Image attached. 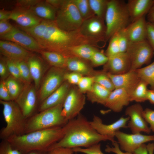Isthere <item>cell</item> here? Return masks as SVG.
<instances>
[{"mask_svg":"<svg viewBox=\"0 0 154 154\" xmlns=\"http://www.w3.org/2000/svg\"><path fill=\"white\" fill-rule=\"evenodd\" d=\"M19 28L32 37L42 50L58 52L66 57L70 48L84 44L91 45L79 29L65 31L58 27L55 21L42 20L34 27Z\"/></svg>","mask_w":154,"mask_h":154,"instance_id":"obj_1","label":"cell"},{"mask_svg":"<svg viewBox=\"0 0 154 154\" xmlns=\"http://www.w3.org/2000/svg\"><path fill=\"white\" fill-rule=\"evenodd\" d=\"M64 127L65 133L63 137L50 147L47 151L58 147L86 148L101 141L109 140L113 142L116 141L114 138L98 133L86 117L81 114L69 121Z\"/></svg>","mask_w":154,"mask_h":154,"instance_id":"obj_2","label":"cell"},{"mask_svg":"<svg viewBox=\"0 0 154 154\" xmlns=\"http://www.w3.org/2000/svg\"><path fill=\"white\" fill-rule=\"evenodd\" d=\"M64 126L37 130L12 136L7 140L22 154L34 150L47 151L63 137Z\"/></svg>","mask_w":154,"mask_h":154,"instance_id":"obj_3","label":"cell"},{"mask_svg":"<svg viewBox=\"0 0 154 154\" xmlns=\"http://www.w3.org/2000/svg\"><path fill=\"white\" fill-rule=\"evenodd\" d=\"M63 104L39 112L27 119L24 134L38 130L64 126L68 121L62 114Z\"/></svg>","mask_w":154,"mask_h":154,"instance_id":"obj_4","label":"cell"},{"mask_svg":"<svg viewBox=\"0 0 154 154\" xmlns=\"http://www.w3.org/2000/svg\"><path fill=\"white\" fill-rule=\"evenodd\" d=\"M0 103L3 106V114L6 123L0 131L1 139L7 140L12 136L24 134L27 119L16 102L0 100Z\"/></svg>","mask_w":154,"mask_h":154,"instance_id":"obj_5","label":"cell"},{"mask_svg":"<svg viewBox=\"0 0 154 154\" xmlns=\"http://www.w3.org/2000/svg\"><path fill=\"white\" fill-rule=\"evenodd\" d=\"M106 40L125 29L131 23L126 3L121 0H109L105 15Z\"/></svg>","mask_w":154,"mask_h":154,"instance_id":"obj_6","label":"cell"},{"mask_svg":"<svg viewBox=\"0 0 154 154\" xmlns=\"http://www.w3.org/2000/svg\"><path fill=\"white\" fill-rule=\"evenodd\" d=\"M83 21L72 0H64L57 10L55 22L63 31L70 32L78 30Z\"/></svg>","mask_w":154,"mask_h":154,"instance_id":"obj_7","label":"cell"},{"mask_svg":"<svg viewBox=\"0 0 154 154\" xmlns=\"http://www.w3.org/2000/svg\"><path fill=\"white\" fill-rule=\"evenodd\" d=\"M105 20L94 15L83 21L79 29L80 34L96 47L106 40V27Z\"/></svg>","mask_w":154,"mask_h":154,"instance_id":"obj_8","label":"cell"},{"mask_svg":"<svg viewBox=\"0 0 154 154\" xmlns=\"http://www.w3.org/2000/svg\"><path fill=\"white\" fill-rule=\"evenodd\" d=\"M68 71L66 68H50L42 82L38 95L40 103L61 85L65 81V74Z\"/></svg>","mask_w":154,"mask_h":154,"instance_id":"obj_9","label":"cell"},{"mask_svg":"<svg viewBox=\"0 0 154 154\" xmlns=\"http://www.w3.org/2000/svg\"><path fill=\"white\" fill-rule=\"evenodd\" d=\"M126 52L130 61L131 70L138 69L144 64H149L154 55V51L147 40L130 43Z\"/></svg>","mask_w":154,"mask_h":154,"instance_id":"obj_10","label":"cell"},{"mask_svg":"<svg viewBox=\"0 0 154 154\" xmlns=\"http://www.w3.org/2000/svg\"><path fill=\"white\" fill-rule=\"evenodd\" d=\"M86 97L77 86L72 85L63 103L62 114L68 121L76 117L85 104Z\"/></svg>","mask_w":154,"mask_h":154,"instance_id":"obj_11","label":"cell"},{"mask_svg":"<svg viewBox=\"0 0 154 154\" xmlns=\"http://www.w3.org/2000/svg\"><path fill=\"white\" fill-rule=\"evenodd\" d=\"M37 91L34 84H25L21 93L15 101L27 119L33 115L36 108L38 101Z\"/></svg>","mask_w":154,"mask_h":154,"instance_id":"obj_12","label":"cell"},{"mask_svg":"<svg viewBox=\"0 0 154 154\" xmlns=\"http://www.w3.org/2000/svg\"><path fill=\"white\" fill-rule=\"evenodd\" d=\"M143 110L142 106L139 103L128 107L125 110V115L130 118L127 125V128L130 129L132 133L144 132L149 134L151 131L150 127L143 116Z\"/></svg>","mask_w":154,"mask_h":154,"instance_id":"obj_13","label":"cell"},{"mask_svg":"<svg viewBox=\"0 0 154 154\" xmlns=\"http://www.w3.org/2000/svg\"><path fill=\"white\" fill-rule=\"evenodd\" d=\"M115 137L122 151L132 153L142 144L154 141V135H144L141 133L129 134L119 130L116 132Z\"/></svg>","mask_w":154,"mask_h":154,"instance_id":"obj_14","label":"cell"},{"mask_svg":"<svg viewBox=\"0 0 154 154\" xmlns=\"http://www.w3.org/2000/svg\"><path fill=\"white\" fill-rule=\"evenodd\" d=\"M0 37L1 40L15 43L30 52L39 53L42 50L32 37L20 29L15 27L9 32Z\"/></svg>","mask_w":154,"mask_h":154,"instance_id":"obj_15","label":"cell"},{"mask_svg":"<svg viewBox=\"0 0 154 154\" xmlns=\"http://www.w3.org/2000/svg\"><path fill=\"white\" fill-rule=\"evenodd\" d=\"M131 68L130 61L126 52L109 58L103 65L102 70L107 73L117 75L127 72L131 70Z\"/></svg>","mask_w":154,"mask_h":154,"instance_id":"obj_16","label":"cell"},{"mask_svg":"<svg viewBox=\"0 0 154 154\" xmlns=\"http://www.w3.org/2000/svg\"><path fill=\"white\" fill-rule=\"evenodd\" d=\"M130 119L129 117H121L113 123L107 125L103 123L101 119L94 115L92 120L89 121L92 126L100 134L114 138L116 132L121 128H127V125Z\"/></svg>","mask_w":154,"mask_h":154,"instance_id":"obj_17","label":"cell"},{"mask_svg":"<svg viewBox=\"0 0 154 154\" xmlns=\"http://www.w3.org/2000/svg\"><path fill=\"white\" fill-rule=\"evenodd\" d=\"M107 74L112 82L115 88L124 89L129 97L141 80L136 70H130L119 75H115Z\"/></svg>","mask_w":154,"mask_h":154,"instance_id":"obj_18","label":"cell"},{"mask_svg":"<svg viewBox=\"0 0 154 154\" xmlns=\"http://www.w3.org/2000/svg\"><path fill=\"white\" fill-rule=\"evenodd\" d=\"M0 54L5 58L15 61H27L33 54L14 42L1 40Z\"/></svg>","mask_w":154,"mask_h":154,"instance_id":"obj_19","label":"cell"},{"mask_svg":"<svg viewBox=\"0 0 154 154\" xmlns=\"http://www.w3.org/2000/svg\"><path fill=\"white\" fill-rule=\"evenodd\" d=\"M9 19L15 21L19 27L30 28L39 24L43 20L29 9L16 7L11 11Z\"/></svg>","mask_w":154,"mask_h":154,"instance_id":"obj_20","label":"cell"},{"mask_svg":"<svg viewBox=\"0 0 154 154\" xmlns=\"http://www.w3.org/2000/svg\"><path fill=\"white\" fill-rule=\"evenodd\" d=\"M147 24L144 16L130 23L125 29L130 43L146 40Z\"/></svg>","mask_w":154,"mask_h":154,"instance_id":"obj_21","label":"cell"},{"mask_svg":"<svg viewBox=\"0 0 154 154\" xmlns=\"http://www.w3.org/2000/svg\"><path fill=\"white\" fill-rule=\"evenodd\" d=\"M130 102V97L124 89L116 88L112 91L104 106L115 112H119Z\"/></svg>","mask_w":154,"mask_h":154,"instance_id":"obj_22","label":"cell"},{"mask_svg":"<svg viewBox=\"0 0 154 154\" xmlns=\"http://www.w3.org/2000/svg\"><path fill=\"white\" fill-rule=\"evenodd\" d=\"M72 85L65 81L55 91L40 103V112L63 103Z\"/></svg>","mask_w":154,"mask_h":154,"instance_id":"obj_23","label":"cell"},{"mask_svg":"<svg viewBox=\"0 0 154 154\" xmlns=\"http://www.w3.org/2000/svg\"><path fill=\"white\" fill-rule=\"evenodd\" d=\"M93 67L90 61L73 56L67 58L66 68L67 70L79 73L83 76H93L97 70Z\"/></svg>","mask_w":154,"mask_h":154,"instance_id":"obj_24","label":"cell"},{"mask_svg":"<svg viewBox=\"0 0 154 154\" xmlns=\"http://www.w3.org/2000/svg\"><path fill=\"white\" fill-rule=\"evenodd\" d=\"M154 0H129L126 3L131 23L147 14Z\"/></svg>","mask_w":154,"mask_h":154,"instance_id":"obj_25","label":"cell"},{"mask_svg":"<svg viewBox=\"0 0 154 154\" xmlns=\"http://www.w3.org/2000/svg\"><path fill=\"white\" fill-rule=\"evenodd\" d=\"M35 87L37 90L40 87L43 73L44 67L41 59L32 54L26 61Z\"/></svg>","mask_w":154,"mask_h":154,"instance_id":"obj_26","label":"cell"},{"mask_svg":"<svg viewBox=\"0 0 154 154\" xmlns=\"http://www.w3.org/2000/svg\"><path fill=\"white\" fill-rule=\"evenodd\" d=\"M29 9L43 20L54 21L56 20L57 9L45 0H40Z\"/></svg>","mask_w":154,"mask_h":154,"instance_id":"obj_27","label":"cell"},{"mask_svg":"<svg viewBox=\"0 0 154 154\" xmlns=\"http://www.w3.org/2000/svg\"><path fill=\"white\" fill-rule=\"evenodd\" d=\"M111 92L94 82L91 90L86 93V97L92 103H97L104 106Z\"/></svg>","mask_w":154,"mask_h":154,"instance_id":"obj_28","label":"cell"},{"mask_svg":"<svg viewBox=\"0 0 154 154\" xmlns=\"http://www.w3.org/2000/svg\"><path fill=\"white\" fill-rule=\"evenodd\" d=\"M98 49L97 47L88 44L78 45L69 49L67 57L75 56L90 61L93 54Z\"/></svg>","mask_w":154,"mask_h":154,"instance_id":"obj_29","label":"cell"},{"mask_svg":"<svg viewBox=\"0 0 154 154\" xmlns=\"http://www.w3.org/2000/svg\"><path fill=\"white\" fill-rule=\"evenodd\" d=\"M51 67L66 68L67 57L58 52L42 50L39 52Z\"/></svg>","mask_w":154,"mask_h":154,"instance_id":"obj_30","label":"cell"},{"mask_svg":"<svg viewBox=\"0 0 154 154\" xmlns=\"http://www.w3.org/2000/svg\"><path fill=\"white\" fill-rule=\"evenodd\" d=\"M4 81L12 100L15 101L22 91L25 84L10 75Z\"/></svg>","mask_w":154,"mask_h":154,"instance_id":"obj_31","label":"cell"},{"mask_svg":"<svg viewBox=\"0 0 154 154\" xmlns=\"http://www.w3.org/2000/svg\"><path fill=\"white\" fill-rule=\"evenodd\" d=\"M136 70L140 79L150 85L151 89L154 90V61L146 66Z\"/></svg>","mask_w":154,"mask_h":154,"instance_id":"obj_32","label":"cell"},{"mask_svg":"<svg viewBox=\"0 0 154 154\" xmlns=\"http://www.w3.org/2000/svg\"><path fill=\"white\" fill-rule=\"evenodd\" d=\"M148 84L141 79L130 96V101L138 103L144 102L147 100V92Z\"/></svg>","mask_w":154,"mask_h":154,"instance_id":"obj_33","label":"cell"},{"mask_svg":"<svg viewBox=\"0 0 154 154\" xmlns=\"http://www.w3.org/2000/svg\"><path fill=\"white\" fill-rule=\"evenodd\" d=\"M109 0H89V4L94 15L105 20Z\"/></svg>","mask_w":154,"mask_h":154,"instance_id":"obj_34","label":"cell"},{"mask_svg":"<svg viewBox=\"0 0 154 154\" xmlns=\"http://www.w3.org/2000/svg\"><path fill=\"white\" fill-rule=\"evenodd\" d=\"M92 77L94 82L100 85L109 90L112 91L115 89L107 73L102 70H97L95 74Z\"/></svg>","mask_w":154,"mask_h":154,"instance_id":"obj_35","label":"cell"},{"mask_svg":"<svg viewBox=\"0 0 154 154\" xmlns=\"http://www.w3.org/2000/svg\"><path fill=\"white\" fill-rule=\"evenodd\" d=\"M83 20L95 15L91 9L89 0H72Z\"/></svg>","mask_w":154,"mask_h":154,"instance_id":"obj_36","label":"cell"},{"mask_svg":"<svg viewBox=\"0 0 154 154\" xmlns=\"http://www.w3.org/2000/svg\"><path fill=\"white\" fill-rule=\"evenodd\" d=\"M110 40L108 46L105 53L108 58L120 53L118 43V33L112 36Z\"/></svg>","mask_w":154,"mask_h":154,"instance_id":"obj_37","label":"cell"},{"mask_svg":"<svg viewBox=\"0 0 154 154\" xmlns=\"http://www.w3.org/2000/svg\"><path fill=\"white\" fill-rule=\"evenodd\" d=\"M15 61L19 67L24 83L25 84L31 83L33 80L27 62L24 60Z\"/></svg>","mask_w":154,"mask_h":154,"instance_id":"obj_38","label":"cell"},{"mask_svg":"<svg viewBox=\"0 0 154 154\" xmlns=\"http://www.w3.org/2000/svg\"><path fill=\"white\" fill-rule=\"evenodd\" d=\"M108 58L103 50L98 49L92 55L90 60L93 67L104 65L108 61Z\"/></svg>","mask_w":154,"mask_h":154,"instance_id":"obj_39","label":"cell"},{"mask_svg":"<svg viewBox=\"0 0 154 154\" xmlns=\"http://www.w3.org/2000/svg\"><path fill=\"white\" fill-rule=\"evenodd\" d=\"M94 82L92 77L83 76L77 85L80 91L84 94L91 90Z\"/></svg>","mask_w":154,"mask_h":154,"instance_id":"obj_40","label":"cell"},{"mask_svg":"<svg viewBox=\"0 0 154 154\" xmlns=\"http://www.w3.org/2000/svg\"><path fill=\"white\" fill-rule=\"evenodd\" d=\"M5 58L10 75L16 79L24 83L20 74L19 69L15 62L7 58Z\"/></svg>","mask_w":154,"mask_h":154,"instance_id":"obj_41","label":"cell"},{"mask_svg":"<svg viewBox=\"0 0 154 154\" xmlns=\"http://www.w3.org/2000/svg\"><path fill=\"white\" fill-rule=\"evenodd\" d=\"M118 35L120 52H126L130 43L125 29L118 32Z\"/></svg>","mask_w":154,"mask_h":154,"instance_id":"obj_42","label":"cell"},{"mask_svg":"<svg viewBox=\"0 0 154 154\" xmlns=\"http://www.w3.org/2000/svg\"><path fill=\"white\" fill-rule=\"evenodd\" d=\"M0 154H22L14 148L7 140H2L0 143Z\"/></svg>","mask_w":154,"mask_h":154,"instance_id":"obj_43","label":"cell"},{"mask_svg":"<svg viewBox=\"0 0 154 154\" xmlns=\"http://www.w3.org/2000/svg\"><path fill=\"white\" fill-rule=\"evenodd\" d=\"M72 149L73 151L76 153L80 152L85 154H105L101 151V144L99 143L86 148L76 147Z\"/></svg>","mask_w":154,"mask_h":154,"instance_id":"obj_44","label":"cell"},{"mask_svg":"<svg viewBox=\"0 0 154 154\" xmlns=\"http://www.w3.org/2000/svg\"><path fill=\"white\" fill-rule=\"evenodd\" d=\"M83 76L79 73L68 71L65 74L64 79L65 81L71 85H76Z\"/></svg>","mask_w":154,"mask_h":154,"instance_id":"obj_45","label":"cell"},{"mask_svg":"<svg viewBox=\"0 0 154 154\" xmlns=\"http://www.w3.org/2000/svg\"><path fill=\"white\" fill-rule=\"evenodd\" d=\"M143 116L147 123L150 125V128L154 132V110L146 108L143 110Z\"/></svg>","mask_w":154,"mask_h":154,"instance_id":"obj_46","label":"cell"},{"mask_svg":"<svg viewBox=\"0 0 154 154\" xmlns=\"http://www.w3.org/2000/svg\"><path fill=\"white\" fill-rule=\"evenodd\" d=\"M146 40L154 52V22L147 21Z\"/></svg>","mask_w":154,"mask_h":154,"instance_id":"obj_47","label":"cell"},{"mask_svg":"<svg viewBox=\"0 0 154 154\" xmlns=\"http://www.w3.org/2000/svg\"><path fill=\"white\" fill-rule=\"evenodd\" d=\"M0 99L5 101H12L4 80H1L0 82Z\"/></svg>","mask_w":154,"mask_h":154,"instance_id":"obj_48","label":"cell"},{"mask_svg":"<svg viewBox=\"0 0 154 154\" xmlns=\"http://www.w3.org/2000/svg\"><path fill=\"white\" fill-rule=\"evenodd\" d=\"M113 147H110L107 145L105 149V151L107 153H113L116 154H133L132 153L126 152H124L120 149L119 145L117 141L112 142Z\"/></svg>","mask_w":154,"mask_h":154,"instance_id":"obj_49","label":"cell"},{"mask_svg":"<svg viewBox=\"0 0 154 154\" xmlns=\"http://www.w3.org/2000/svg\"><path fill=\"white\" fill-rule=\"evenodd\" d=\"M10 75L5 58H1L0 60V76L1 80H5Z\"/></svg>","mask_w":154,"mask_h":154,"instance_id":"obj_50","label":"cell"},{"mask_svg":"<svg viewBox=\"0 0 154 154\" xmlns=\"http://www.w3.org/2000/svg\"><path fill=\"white\" fill-rule=\"evenodd\" d=\"M39 0H19L16 1V7L29 9L38 3Z\"/></svg>","mask_w":154,"mask_h":154,"instance_id":"obj_51","label":"cell"},{"mask_svg":"<svg viewBox=\"0 0 154 154\" xmlns=\"http://www.w3.org/2000/svg\"><path fill=\"white\" fill-rule=\"evenodd\" d=\"M14 27L8 20L0 21V36L9 33Z\"/></svg>","mask_w":154,"mask_h":154,"instance_id":"obj_52","label":"cell"},{"mask_svg":"<svg viewBox=\"0 0 154 154\" xmlns=\"http://www.w3.org/2000/svg\"><path fill=\"white\" fill-rule=\"evenodd\" d=\"M48 154H73L74 152L72 148L58 147L48 151Z\"/></svg>","mask_w":154,"mask_h":154,"instance_id":"obj_53","label":"cell"},{"mask_svg":"<svg viewBox=\"0 0 154 154\" xmlns=\"http://www.w3.org/2000/svg\"><path fill=\"white\" fill-rule=\"evenodd\" d=\"M11 13V11L4 9L0 10V21L8 20L9 19Z\"/></svg>","mask_w":154,"mask_h":154,"instance_id":"obj_54","label":"cell"},{"mask_svg":"<svg viewBox=\"0 0 154 154\" xmlns=\"http://www.w3.org/2000/svg\"><path fill=\"white\" fill-rule=\"evenodd\" d=\"M132 153L133 154H149L147 146L144 143L142 144Z\"/></svg>","mask_w":154,"mask_h":154,"instance_id":"obj_55","label":"cell"},{"mask_svg":"<svg viewBox=\"0 0 154 154\" xmlns=\"http://www.w3.org/2000/svg\"><path fill=\"white\" fill-rule=\"evenodd\" d=\"M45 1L57 10L62 6L64 0H46Z\"/></svg>","mask_w":154,"mask_h":154,"instance_id":"obj_56","label":"cell"},{"mask_svg":"<svg viewBox=\"0 0 154 154\" xmlns=\"http://www.w3.org/2000/svg\"><path fill=\"white\" fill-rule=\"evenodd\" d=\"M147 21L154 22V3L147 15Z\"/></svg>","mask_w":154,"mask_h":154,"instance_id":"obj_57","label":"cell"},{"mask_svg":"<svg viewBox=\"0 0 154 154\" xmlns=\"http://www.w3.org/2000/svg\"><path fill=\"white\" fill-rule=\"evenodd\" d=\"M147 100L154 105V90L148 89L147 92Z\"/></svg>","mask_w":154,"mask_h":154,"instance_id":"obj_58","label":"cell"},{"mask_svg":"<svg viewBox=\"0 0 154 154\" xmlns=\"http://www.w3.org/2000/svg\"><path fill=\"white\" fill-rule=\"evenodd\" d=\"M24 154H48V151L37 150L32 151Z\"/></svg>","mask_w":154,"mask_h":154,"instance_id":"obj_59","label":"cell"},{"mask_svg":"<svg viewBox=\"0 0 154 154\" xmlns=\"http://www.w3.org/2000/svg\"><path fill=\"white\" fill-rule=\"evenodd\" d=\"M149 154H153L154 150V143L149 144L147 145Z\"/></svg>","mask_w":154,"mask_h":154,"instance_id":"obj_60","label":"cell"},{"mask_svg":"<svg viewBox=\"0 0 154 154\" xmlns=\"http://www.w3.org/2000/svg\"></svg>","mask_w":154,"mask_h":154,"instance_id":"obj_61","label":"cell"}]
</instances>
